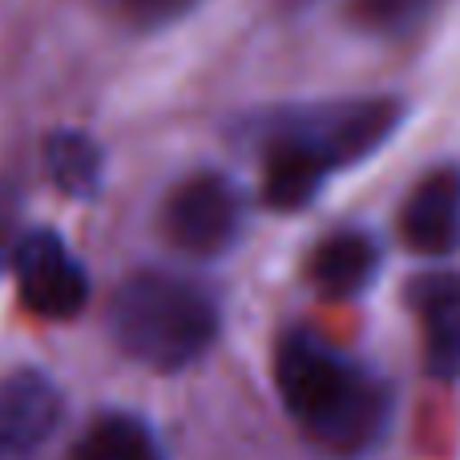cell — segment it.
I'll return each mask as SVG.
<instances>
[{
  "label": "cell",
  "mask_w": 460,
  "mask_h": 460,
  "mask_svg": "<svg viewBox=\"0 0 460 460\" xmlns=\"http://www.w3.org/2000/svg\"><path fill=\"white\" fill-rule=\"evenodd\" d=\"M275 388L287 416L332 456L367 453L392 424V392L315 332L279 340Z\"/></svg>",
  "instance_id": "obj_1"
},
{
  "label": "cell",
  "mask_w": 460,
  "mask_h": 460,
  "mask_svg": "<svg viewBox=\"0 0 460 460\" xmlns=\"http://www.w3.org/2000/svg\"><path fill=\"white\" fill-rule=\"evenodd\" d=\"M420 319L424 367L437 380H460V270H437L408 291Z\"/></svg>",
  "instance_id": "obj_8"
},
{
  "label": "cell",
  "mask_w": 460,
  "mask_h": 460,
  "mask_svg": "<svg viewBox=\"0 0 460 460\" xmlns=\"http://www.w3.org/2000/svg\"><path fill=\"white\" fill-rule=\"evenodd\" d=\"M400 238L416 254H453L460 246V166H437L408 190L400 207Z\"/></svg>",
  "instance_id": "obj_7"
},
{
  "label": "cell",
  "mask_w": 460,
  "mask_h": 460,
  "mask_svg": "<svg viewBox=\"0 0 460 460\" xmlns=\"http://www.w3.org/2000/svg\"><path fill=\"white\" fill-rule=\"evenodd\" d=\"M102 8L126 29L158 32L166 24H178L182 16H190L199 8V0H102Z\"/></svg>",
  "instance_id": "obj_12"
},
{
  "label": "cell",
  "mask_w": 460,
  "mask_h": 460,
  "mask_svg": "<svg viewBox=\"0 0 460 460\" xmlns=\"http://www.w3.org/2000/svg\"><path fill=\"white\" fill-rule=\"evenodd\" d=\"M45 170L61 194L85 199V194H93L97 182H102V154H97V146L89 142L85 134H69V129H65V134L49 137Z\"/></svg>",
  "instance_id": "obj_11"
},
{
  "label": "cell",
  "mask_w": 460,
  "mask_h": 460,
  "mask_svg": "<svg viewBox=\"0 0 460 460\" xmlns=\"http://www.w3.org/2000/svg\"><path fill=\"white\" fill-rule=\"evenodd\" d=\"M400 121L392 97H348L279 121L262 154V194L275 210H299L319 194L335 170L380 150Z\"/></svg>",
  "instance_id": "obj_2"
},
{
  "label": "cell",
  "mask_w": 460,
  "mask_h": 460,
  "mask_svg": "<svg viewBox=\"0 0 460 460\" xmlns=\"http://www.w3.org/2000/svg\"><path fill=\"white\" fill-rule=\"evenodd\" d=\"M105 327L121 356L150 372H186L218 340V307L199 283L166 270L121 279L105 307Z\"/></svg>",
  "instance_id": "obj_3"
},
{
  "label": "cell",
  "mask_w": 460,
  "mask_h": 460,
  "mask_svg": "<svg viewBox=\"0 0 460 460\" xmlns=\"http://www.w3.org/2000/svg\"><path fill=\"white\" fill-rule=\"evenodd\" d=\"M69 460H162V445L142 416L105 412L77 437Z\"/></svg>",
  "instance_id": "obj_10"
},
{
  "label": "cell",
  "mask_w": 460,
  "mask_h": 460,
  "mask_svg": "<svg viewBox=\"0 0 460 460\" xmlns=\"http://www.w3.org/2000/svg\"><path fill=\"white\" fill-rule=\"evenodd\" d=\"M162 230L186 254H199V259L223 254L243 230V199H238L234 182L215 170H199V174L182 178L166 194Z\"/></svg>",
  "instance_id": "obj_5"
},
{
  "label": "cell",
  "mask_w": 460,
  "mask_h": 460,
  "mask_svg": "<svg viewBox=\"0 0 460 460\" xmlns=\"http://www.w3.org/2000/svg\"><path fill=\"white\" fill-rule=\"evenodd\" d=\"M380 270V246L364 230H340V234L323 238L311 254V283L327 299H351V295L367 291V283Z\"/></svg>",
  "instance_id": "obj_9"
},
{
  "label": "cell",
  "mask_w": 460,
  "mask_h": 460,
  "mask_svg": "<svg viewBox=\"0 0 460 460\" xmlns=\"http://www.w3.org/2000/svg\"><path fill=\"white\" fill-rule=\"evenodd\" d=\"M351 13L367 32L396 37V32H408L429 13V0H351Z\"/></svg>",
  "instance_id": "obj_13"
},
{
  "label": "cell",
  "mask_w": 460,
  "mask_h": 460,
  "mask_svg": "<svg viewBox=\"0 0 460 460\" xmlns=\"http://www.w3.org/2000/svg\"><path fill=\"white\" fill-rule=\"evenodd\" d=\"M65 416V392L40 367L0 376V460H24L49 445Z\"/></svg>",
  "instance_id": "obj_6"
},
{
  "label": "cell",
  "mask_w": 460,
  "mask_h": 460,
  "mask_svg": "<svg viewBox=\"0 0 460 460\" xmlns=\"http://www.w3.org/2000/svg\"><path fill=\"white\" fill-rule=\"evenodd\" d=\"M21 303L40 319H73L89 303V275L57 230H29L8 251Z\"/></svg>",
  "instance_id": "obj_4"
}]
</instances>
